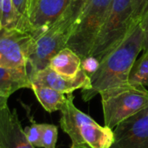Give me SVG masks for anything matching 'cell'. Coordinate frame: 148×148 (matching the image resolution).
<instances>
[{"instance_id": "obj_17", "label": "cell", "mask_w": 148, "mask_h": 148, "mask_svg": "<svg viewBox=\"0 0 148 148\" xmlns=\"http://www.w3.org/2000/svg\"><path fill=\"white\" fill-rule=\"evenodd\" d=\"M31 0H12V3L16 13L19 19V29L29 32L28 29V15Z\"/></svg>"}, {"instance_id": "obj_9", "label": "cell", "mask_w": 148, "mask_h": 148, "mask_svg": "<svg viewBox=\"0 0 148 148\" xmlns=\"http://www.w3.org/2000/svg\"><path fill=\"white\" fill-rule=\"evenodd\" d=\"M71 0H31L28 29L36 37L55 24L67 10Z\"/></svg>"}, {"instance_id": "obj_14", "label": "cell", "mask_w": 148, "mask_h": 148, "mask_svg": "<svg viewBox=\"0 0 148 148\" xmlns=\"http://www.w3.org/2000/svg\"><path fill=\"white\" fill-rule=\"evenodd\" d=\"M31 89L37 101L49 113L61 111L66 103L67 96H65L64 94L50 88L31 84Z\"/></svg>"}, {"instance_id": "obj_2", "label": "cell", "mask_w": 148, "mask_h": 148, "mask_svg": "<svg viewBox=\"0 0 148 148\" xmlns=\"http://www.w3.org/2000/svg\"><path fill=\"white\" fill-rule=\"evenodd\" d=\"M60 125L72 141L71 148H109L114 141L113 129L100 126L74 104V95H67L61 110Z\"/></svg>"}, {"instance_id": "obj_21", "label": "cell", "mask_w": 148, "mask_h": 148, "mask_svg": "<svg viewBox=\"0 0 148 148\" xmlns=\"http://www.w3.org/2000/svg\"><path fill=\"white\" fill-rule=\"evenodd\" d=\"M134 16L140 22L148 9V0H132Z\"/></svg>"}, {"instance_id": "obj_22", "label": "cell", "mask_w": 148, "mask_h": 148, "mask_svg": "<svg viewBox=\"0 0 148 148\" xmlns=\"http://www.w3.org/2000/svg\"><path fill=\"white\" fill-rule=\"evenodd\" d=\"M140 24L143 29V53L148 52V9L144 16L140 21Z\"/></svg>"}, {"instance_id": "obj_20", "label": "cell", "mask_w": 148, "mask_h": 148, "mask_svg": "<svg viewBox=\"0 0 148 148\" xmlns=\"http://www.w3.org/2000/svg\"><path fill=\"white\" fill-rule=\"evenodd\" d=\"M99 64H100V62L97 59H95L92 56H88V57L82 60L81 68L89 77H91L98 69Z\"/></svg>"}, {"instance_id": "obj_24", "label": "cell", "mask_w": 148, "mask_h": 148, "mask_svg": "<svg viewBox=\"0 0 148 148\" xmlns=\"http://www.w3.org/2000/svg\"><path fill=\"white\" fill-rule=\"evenodd\" d=\"M0 29H1V23H0Z\"/></svg>"}, {"instance_id": "obj_1", "label": "cell", "mask_w": 148, "mask_h": 148, "mask_svg": "<svg viewBox=\"0 0 148 148\" xmlns=\"http://www.w3.org/2000/svg\"><path fill=\"white\" fill-rule=\"evenodd\" d=\"M143 37L140 22L128 36L100 62L98 69L90 77L91 88L82 91L85 101L107 90L128 84L131 69L143 49Z\"/></svg>"}, {"instance_id": "obj_8", "label": "cell", "mask_w": 148, "mask_h": 148, "mask_svg": "<svg viewBox=\"0 0 148 148\" xmlns=\"http://www.w3.org/2000/svg\"><path fill=\"white\" fill-rule=\"evenodd\" d=\"M113 134L109 148H148V107L118 124Z\"/></svg>"}, {"instance_id": "obj_11", "label": "cell", "mask_w": 148, "mask_h": 148, "mask_svg": "<svg viewBox=\"0 0 148 148\" xmlns=\"http://www.w3.org/2000/svg\"><path fill=\"white\" fill-rule=\"evenodd\" d=\"M0 148H35L24 134L16 109L4 106L0 109Z\"/></svg>"}, {"instance_id": "obj_13", "label": "cell", "mask_w": 148, "mask_h": 148, "mask_svg": "<svg viewBox=\"0 0 148 148\" xmlns=\"http://www.w3.org/2000/svg\"><path fill=\"white\" fill-rule=\"evenodd\" d=\"M82 59L73 50L64 48L57 53L50 61L49 67L57 74L73 78L82 69Z\"/></svg>"}, {"instance_id": "obj_19", "label": "cell", "mask_w": 148, "mask_h": 148, "mask_svg": "<svg viewBox=\"0 0 148 148\" xmlns=\"http://www.w3.org/2000/svg\"><path fill=\"white\" fill-rule=\"evenodd\" d=\"M58 137L57 127L51 124H43L42 134V147L56 148Z\"/></svg>"}, {"instance_id": "obj_15", "label": "cell", "mask_w": 148, "mask_h": 148, "mask_svg": "<svg viewBox=\"0 0 148 148\" xmlns=\"http://www.w3.org/2000/svg\"><path fill=\"white\" fill-rule=\"evenodd\" d=\"M128 83L148 88V52L143 53L141 57L135 61L128 77Z\"/></svg>"}, {"instance_id": "obj_5", "label": "cell", "mask_w": 148, "mask_h": 148, "mask_svg": "<svg viewBox=\"0 0 148 148\" xmlns=\"http://www.w3.org/2000/svg\"><path fill=\"white\" fill-rule=\"evenodd\" d=\"M112 3L113 0H90L75 23L66 48L73 50L82 60L90 56Z\"/></svg>"}, {"instance_id": "obj_18", "label": "cell", "mask_w": 148, "mask_h": 148, "mask_svg": "<svg viewBox=\"0 0 148 148\" xmlns=\"http://www.w3.org/2000/svg\"><path fill=\"white\" fill-rule=\"evenodd\" d=\"M42 127L43 124H38L35 121H31V124L23 129L29 143L35 148L42 147Z\"/></svg>"}, {"instance_id": "obj_4", "label": "cell", "mask_w": 148, "mask_h": 148, "mask_svg": "<svg viewBox=\"0 0 148 148\" xmlns=\"http://www.w3.org/2000/svg\"><path fill=\"white\" fill-rule=\"evenodd\" d=\"M105 127L114 129L118 124L148 107V89L127 84L101 95Z\"/></svg>"}, {"instance_id": "obj_3", "label": "cell", "mask_w": 148, "mask_h": 148, "mask_svg": "<svg viewBox=\"0 0 148 148\" xmlns=\"http://www.w3.org/2000/svg\"><path fill=\"white\" fill-rule=\"evenodd\" d=\"M138 23L132 0H113L89 56L101 62L128 36Z\"/></svg>"}, {"instance_id": "obj_6", "label": "cell", "mask_w": 148, "mask_h": 148, "mask_svg": "<svg viewBox=\"0 0 148 148\" xmlns=\"http://www.w3.org/2000/svg\"><path fill=\"white\" fill-rule=\"evenodd\" d=\"M72 29L59 20L46 31L32 37L27 54V72L30 77L49 67L51 59L66 48Z\"/></svg>"}, {"instance_id": "obj_7", "label": "cell", "mask_w": 148, "mask_h": 148, "mask_svg": "<svg viewBox=\"0 0 148 148\" xmlns=\"http://www.w3.org/2000/svg\"><path fill=\"white\" fill-rule=\"evenodd\" d=\"M32 42L29 32L17 29H0V67L21 69L27 66V54Z\"/></svg>"}, {"instance_id": "obj_16", "label": "cell", "mask_w": 148, "mask_h": 148, "mask_svg": "<svg viewBox=\"0 0 148 148\" xmlns=\"http://www.w3.org/2000/svg\"><path fill=\"white\" fill-rule=\"evenodd\" d=\"M89 1L90 0H71L63 15L59 18V21L72 29Z\"/></svg>"}, {"instance_id": "obj_10", "label": "cell", "mask_w": 148, "mask_h": 148, "mask_svg": "<svg viewBox=\"0 0 148 148\" xmlns=\"http://www.w3.org/2000/svg\"><path fill=\"white\" fill-rule=\"evenodd\" d=\"M31 84L50 88L64 95L72 94L76 89L88 90L91 88L90 77L81 69L76 76L69 78L62 76L49 67L38 71L30 77Z\"/></svg>"}, {"instance_id": "obj_12", "label": "cell", "mask_w": 148, "mask_h": 148, "mask_svg": "<svg viewBox=\"0 0 148 148\" xmlns=\"http://www.w3.org/2000/svg\"><path fill=\"white\" fill-rule=\"evenodd\" d=\"M31 88L26 68L8 69L0 67V93L8 96L21 88Z\"/></svg>"}, {"instance_id": "obj_23", "label": "cell", "mask_w": 148, "mask_h": 148, "mask_svg": "<svg viewBox=\"0 0 148 148\" xmlns=\"http://www.w3.org/2000/svg\"><path fill=\"white\" fill-rule=\"evenodd\" d=\"M10 96H8V95H3V94H1L0 93V109L3 108V107H4V106H6L7 105V101H8V98H9Z\"/></svg>"}]
</instances>
